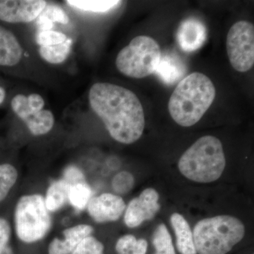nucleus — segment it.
Masks as SVG:
<instances>
[{
    "mask_svg": "<svg viewBox=\"0 0 254 254\" xmlns=\"http://www.w3.org/2000/svg\"><path fill=\"white\" fill-rule=\"evenodd\" d=\"M215 95L216 90L208 76L199 72L190 73L179 82L172 93L169 112L180 126H193L211 106Z\"/></svg>",
    "mask_w": 254,
    "mask_h": 254,
    "instance_id": "f03ea898",
    "label": "nucleus"
},
{
    "mask_svg": "<svg viewBox=\"0 0 254 254\" xmlns=\"http://www.w3.org/2000/svg\"><path fill=\"white\" fill-rule=\"evenodd\" d=\"M36 42L41 47L53 46L60 44L68 39V37L61 32L52 31H40L36 35Z\"/></svg>",
    "mask_w": 254,
    "mask_h": 254,
    "instance_id": "393cba45",
    "label": "nucleus"
},
{
    "mask_svg": "<svg viewBox=\"0 0 254 254\" xmlns=\"http://www.w3.org/2000/svg\"><path fill=\"white\" fill-rule=\"evenodd\" d=\"M53 225V214L47 209L43 194L26 193L16 200L12 227L20 242L27 245L37 243L46 238Z\"/></svg>",
    "mask_w": 254,
    "mask_h": 254,
    "instance_id": "39448f33",
    "label": "nucleus"
},
{
    "mask_svg": "<svg viewBox=\"0 0 254 254\" xmlns=\"http://www.w3.org/2000/svg\"><path fill=\"white\" fill-rule=\"evenodd\" d=\"M136 242V238L133 235H124L117 242L115 250L118 254H133Z\"/></svg>",
    "mask_w": 254,
    "mask_h": 254,
    "instance_id": "cd10ccee",
    "label": "nucleus"
},
{
    "mask_svg": "<svg viewBox=\"0 0 254 254\" xmlns=\"http://www.w3.org/2000/svg\"><path fill=\"white\" fill-rule=\"evenodd\" d=\"M127 205L120 195L103 193L93 196L86 207L87 213L96 223L118 221L125 213Z\"/></svg>",
    "mask_w": 254,
    "mask_h": 254,
    "instance_id": "9b49d317",
    "label": "nucleus"
},
{
    "mask_svg": "<svg viewBox=\"0 0 254 254\" xmlns=\"http://www.w3.org/2000/svg\"><path fill=\"white\" fill-rule=\"evenodd\" d=\"M161 55L160 46L153 38L139 36L120 50L115 64L125 76L143 78L155 73Z\"/></svg>",
    "mask_w": 254,
    "mask_h": 254,
    "instance_id": "423d86ee",
    "label": "nucleus"
},
{
    "mask_svg": "<svg viewBox=\"0 0 254 254\" xmlns=\"http://www.w3.org/2000/svg\"><path fill=\"white\" fill-rule=\"evenodd\" d=\"M153 245L156 251L155 254H176L171 235L165 224H160L155 230Z\"/></svg>",
    "mask_w": 254,
    "mask_h": 254,
    "instance_id": "412c9836",
    "label": "nucleus"
},
{
    "mask_svg": "<svg viewBox=\"0 0 254 254\" xmlns=\"http://www.w3.org/2000/svg\"><path fill=\"white\" fill-rule=\"evenodd\" d=\"M42 14L46 16L53 23L58 22L66 25L69 21L68 15L65 12L64 10L56 5H50L47 9H44Z\"/></svg>",
    "mask_w": 254,
    "mask_h": 254,
    "instance_id": "bb28decb",
    "label": "nucleus"
},
{
    "mask_svg": "<svg viewBox=\"0 0 254 254\" xmlns=\"http://www.w3.org/2000/svg\"><path fill=\"white\" fill-rule=\"evenodd\" d=\"M70 184L64 179L53 180L47 188L44 196L46 208L50 213H57L68 203Z\"/></svg>",
    "mask_w": 254,
    "mask_h": 254,
    "instance_id": "f3484780",
    "label": "nucleus"
},
{
    "mask_svg": "<svg viewBox=\"0 0 254 254\" xmlns=\"http://www.w3.org/2000/svg\"><path fill=\"white\" fill-rule=\"evenodd\" d=\"M6 98V91L4 87L0 85V105L4 103Z\"/></svg>",
    "mask_w": 254,
    "mask_h": 254,
    "instance_id": "2f4dec72",
    "label": "nucleus"
},
{
    "mask_svg": "<svg viewBox=\"0 0 254 254\" xmlns=\"http://www.w3.org/2000/svg\"><path fill=\"white\" fill-rule=\"evenodd\" d=\"M103 244L93 235L81 241L71 254H104Z\"/></svg>",
    "mask_w": 254,
    "mask_h": 254,
    "instance_id": "b1692460",
    "label": "nucleus"
},
{
    "mask_svg": "<svg viewBox=\"0 0 254 254\" xmlns=\"http://www.w3.org/2000/svg\"><path fill=\"white\" fill-rule=\"evenodd\" d=\"M18 169L9 162H0V205L4 203L18 180Z\"/></svg>",
    "mask_w": 254,
    "mask_h": 254,
    "instance_id": "a211bd4d",
    "label": "nucleus"
},
{
    "mask_svg": "<svg viewBox=\"0 0 254 254\" xmlns=\"http://www.w3.org/2000/svg\"><path fill=\"white\" fill-rule=\"evenodd\" d=\"M63 178L67 181L70 185L76 183V182L86 181L84 174L81 169L74 165H71L64 170Z\"/></svg>",
    "mask_w": 254,
    "mask_h": 254,
    "instance_id": "c85d7f7f",
    "label": "nucleus"
},
{
    "mask_svg": "<svg viewBox=\"0 0 254 254\" xmlns=\"http://www.w3.org/2000/svg\"><path fill=\"white\" fill-rule=\"evenodd\" d=\"M93 111L115 141L131 144L138 141L145 127L143 106L134 93L110 83H96L88 94Z\"/></svg>",
    "mask_w": 254,
    "mask_h": 254,
    "instance_id": "f257e3e1",
    "label": "nucleus"
},
{
    "mask_svg": "<svg viewBox=\"0 0 254 254\" xmlns=\"http://www.w3.org/2000/svg\"><path fill=\"white\" fill-rule=\"evenodd\" d=\"M12 224L9 219L0 215V254H4L12 236Z\"/></svg>",
    "mask_w": 254,
    "mask_h": 254,
    "instance_id": "a878e982",
    "label": "nucleus"
},
{
    "mask_svg": "<svg viewBox=\"0 0 254 254\" xmlns=\"http://www.w3.org/2000/svg\"><path fill=\"white\" fill-rule=\"evenodd\" d=\"M225 164L221 141L216 137L205 136L197 140L182 155L178 168L191 181L210 183L221 177Z\"/></svg>",
    "mask_w": 254,
    "mask_h": 254,
    "instance_id": "7ed1b4c3",
    "label": "nucleus"
},
{
    "mask_svg": "<svg viewBox=\"0 0 254 254\" xmlns=\"http://www.w3.org/2000/svg\"><path fill=\"white\" fill-rule=\"evenodd\" d=\"M13 113L22 120L31 134L41 136L49 133L55 125V117L50 110L33 111L28 105L27 97L17 94L10 102Z\"/></svg>",
    "mask_w": 254,
    "mask_h": 254,
    "instance_id": "6e6552de",
    "label": "nucleus"
},
{
    "mask_svg": "<svg viewBox=\"0 0 254 254\" xmlns=\"http://www.w3.org/2000/svg\"><path fill=\"white\" fill-rule=\"evenodd\" d=\"M186 65L178 55L173 53L161 55L155 73L167 85H174L183 79L187 73Z\"/></svg>",
    "mask_w": 254,
    "mask_h": 254,
    "instance_id": "2eb2a0df",
    "label": "nucleus"
},
{
    "mask_svg": "<svg viewBox=\"0 0 254 254\" xmlns=\"http://www.w3.org/2000/svg\"><path fill=\"white\" fill-rule=\"evenodd\" d=\"M22 57V46L14 33L0 23V68L16 66Z\"/></svg>",
    "mask_w": 254,
    "mask_h": 254,
    "instance_id": "4468645a",
    "label": "nucleus"
},
{
    "mask_svg": "<svg viewBox=\"0 0 254 254\" xmlns=\"http://www.w3.org/2000/svg\"><path fill=\"white\" fill-rule=\"evenodd\" d=\"M206 27L200 20L190 18L182 21L177 33V41L186 53L196 51L204 45L207 39Z\"/></svg>",
    "mask_w": 254,
    "mask_h": 254,
    "instance_id": "ddd939ff",
    "label": "nucleus"
},
{
    "mask_svg": "<svg viewBox=\"0 0 254 254\" xmlns=\"http://www.w3.org/2000/svg\"><path fill=\"white\" fill-rule=\"evenodd\" d=\"M69 6L83 11L92 12H106L120 4L121 1L115 0L106 1H89V0H68L66 1Z\"/></svg>",
    "mask_w": 254,
    "mask_h": 254,
    "instance_id": "4be33fe9",
    "label": "nucleus"
},
{
    "mask_svg": "<svg viewBox=\"0 0 254 254\" xmlns=\"http://www.w3.org/2000/svg\"><path fill=\"white\" fill-rule=\"evenodd\" d=\"M159 194L154 189L148 188L139 196L133 198L126 207L124 222L129 228H135L146 220H152L160 210Z\"/></svg>",
    "mask_w": 254,
    "mask_h": 254,
    "instance_id": "1a4fd4ad",
    "label": "nucleus"
},
{
    "mask_svg": "<svg viewBox=\"0 0 254 254\" xmlns=\"http://www.w3.org/2000/svg\"><path fill=\"white\" fill-rule=\"evenodd\" d=\"M94 228L86 223H78L64 229L63 238L55 237L48 245V254H71L81 241L91 236Z\"/></svg>",
    "mask_w": 254,
    "mask_h": 254,
    "instance_id": "f8f14e48",
    "label": "nucleus"
},
{
    "mask_svg": "<svg viewBox=\"0 0 254 254\" xmlns=\"http://www.w3.org/2000/svg\"><path fill=\"white\" fill-rule=\"evenodd\" d=\"M93 196V190L86 181L76 182L70 185L68 203L76 211H83Z\"/></svg>",
    "mask_w": 254,
    "mask_h": 254,
    "instance_id": "6ab92c4d",
    "label": "nucleus"
},
{
    "mask_svg": "<svg viewBox=\"0 0 254 254\" xmlns=\"http://www.w3.org/2000/svg\"><path fill=\"white\" fill-rule=\"evenodd\" d=\"M170 222L175 231L179 252L181 254H197L193 232L186 219L181 214L175 213L171 215Z\"/></svg>",
    "mask_w": 254,
    "mask_h": 254,
    "instance_id": "dca6fc26",
    "label": "nucleus"
},
{
    "mask_svg": "<svg viewBox=\"0 0 254 254\" xmlns=\"http://www.w3.org/2000/svg\"><path fill=\"white\" fill-rule=\"evenodd\" d=\"M148 249V242L144 239L137 240L136 245L133 249V254H145Z\"/></svg>",
    "mask_w": 254,
    "mask_h": 254,
    "instance_id": "7c9ffc66",
    "label": "nucleus"
},
{
    "mask_svg": "<svg viewBox=\"0 0 254 254\" xmlns=\"http://www.w3.org/2000/svg\"><path fill=\"white\" fill-rule=\"evenodd\" d=\"M245 235V227L231 215L203 219L193 231L195 250L198 254H226L240 243Z\"/></svg>",
    "mask_w": 254,
    "mask_h": 254,
    "instance_id": "20e7f679",
    "label": "nucleus"
},
{
    "mask_svg": "<svg viewBox=\"0 0 254 254\" xmlns=\"http://www.w3.org/2000/svg\"><path fill=\"white\" fill-rule=\"evenodd\" d=\"M72 41L68 38L66 41L60 44L53 46L41 47L39 54L47 63L58 64L64 63L69 55L71 52Z\"/></svg>",
    "mask_w": 254,
    "mask_h": 254,
    "instance_id": "aec40b11",
    "label": "nucleus"
},
{
    "mask_svg": "<svg viewBox=\"0 0 254 254\" xmlns=\"http://www.w3.org/2000/svg\"><path fill=\"white\" fill-rule=\"evenodd\" d=\"M46 6L44 0H0V22H31L38 18Z\"/></svg>",
    "mask_w": 254,
    "mask_h": 254,
    "instance_id": "9d476101",
    "label": "nucleus"
},
{
    "mask_svg": "<svg viewBox=\"0 0 254 254\" xmlns=\"http://www.w3.org/2000/svg\"><path fill=\"white\" fill-rule=\"evenodd\" d=\"M227 52L232 67L247 72L254 64V27L252 23L240 21L233 25L227 37Z\"/></svg>",
    "mask_w": 254,
    "mask_h": 254,
    "instance_id": "0eeeda50",
    "label": "nucleus"
},
{
    "mask_svg": "<svg viewBox=\"0 0 254 254\" xmlns=\"http://www.w3.org/2000/svg\"><path fill=\"white\" fill-rule=\"evenodd\" d=\"M134 177L127 171L120 172L113 177L112 188L117 195H124L128 193L134 186Z\"/></svg>",
    "mask_w": 254,
    "mask_h": 254,
    "instance_id": "5701e85b",
    "label": "nucleus"
},
{
    "mask_svg": "<svg viewBox=\"0 0 254 254\" xmlns=\"http://www.w3.org/2000/svg\"><path fill=\"white\" fill-rule=\"evenodd\" d=\"M28 105L30 109L35 112H39L43 110L45 106V100L43 97L38 93H32L27 97Z\"/></svg>",
    "mask_w": 254,
    "mask_h": 254,
    "instance_id": "c756f323",
    "label": "nucleus"
}]
</instances>
